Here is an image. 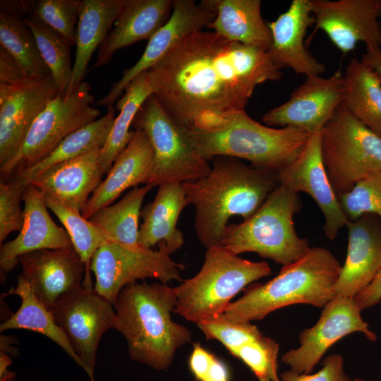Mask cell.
Wrapping results in <instances>:
<instances>
[{"mask_svg":"<svg viewBox=\"0 0 381 381\" xmlns=\"http://www.w3.org/2000/svg\"><path fill=\"white\" fill-rule=\"evenodd\" d=\"M0 46L18 63L28 78L51 75L43 61L35 38L23 20L0 11Z\"/></svg>","mask_w":381,"mask_h":381,"instance_id":"836d02e7","label":"cell"},{"mask_svg":"<svg viewBox=\"0 0 381 381\" xmlns=\"http://www.w3.org/2000/svg\"><path fill=\"white\" fill-rule=\"evenodd\" d=\"M27 78L16 60L0 46V85H16Z\"/></svg>","mask_w":381,"mask_h":381,"instance_id":"ee69618b","label":"cell"},{"mask_svg":"<svg viewBox=\"0 0 381 381\" xmlns=\"http://www.w3.org/2000/svg\"><path fill=\"white\" fill-rule=\"evenodd\" d=\"M315 30L343 54L359 42L381 47V0H309Z\"/></svg>","mask_w":381,"mask_h":381,"instance_id":"9a60e30c","label":"cell"},{"mask_svg":"<svg viewBox=\"0 0 381 381\" xmlns=\"http://www.w3.org/2000/svg\"><path fill=\"white\" fill-rule=\"evenodd\" d=\"M152 188L149 185L135 187L116 203L97 210L89 220L104 233L107 241L131 247L139 246L141 207Z\"/></svg>","mask_w":381,"mask_h":381,"instance_id":"d6a6232c","label":"cell"},{"mask_svg":"<svg viewBox=\"0 0 381 381\" xmlns=\"http://www.w3.org/2000/svg\"><path fill=\"white\" fill-rule=\"evenodd\" d=\"M174 1L122 0L119 15L98 48L92 68L109 64L114 54L138 41L150 40L169 20Z\"/></svg>","mask_w":381,"mask_h":381,"instance_id":"603a6c76","label":"cell"},{"mask_svg":"<svg viewBox=\"0 0 381 381\" xmlns=\"http://www.w3.org/2000/svg\"><path fill=\"white\" fill-rule=\"evenodd\" d=\"M23 20L35 38L40 55L49 68L59 93L66 95L73 73L71 44L34 15L30 14Z\"/></svg>","mask_w":381,"mask_h":381,"instance_id":"d590c367","label":"cell"},{"mask_svg":"<svg viewBox=\"0 0 381 381\" xmlns=\"http://www.w3.org/2000/svg\"><path fill=\"white\" fill-rule=\"evenodd\" d=\"M51 312L82 361L83 369L91 381H95L94 368L99 341L114 325V304L94 288L83 286L64 297Z\"/></svg>","mask_w":381,"mask_h":381,"instance_id":"7c38bea8","label":"cell"},{"mask_svg":"<svg viewBox=\"0 0 381 381\" xmlns=\"http://www.w3.org/2000/svg\"><path fill=\"white\" fill-rule=\"evenodd\" d=\"M48 209L52 211L64 226L74 249L85 264L83 286L93 289L90 277V264L95 253L107 239L104 233L81 212L64 205L54 197L44 194Z\"/></svg>","mask_w":381,"mask_h":381,"instance_id":"e575fe53","label":"cell"},{"mask_svg":"<svg viewBox=\"0 0 381 381\" xmlns=\"http://www.w3.org/2000/svg\"><path fill=\"white\" fill-rule=\"evenodd\" d=\"M361 59L373 67L381 78V47H365Z\"/></svg>","mask_w":381,"mask_h":381,"instance_id":"7dc6e473","label":"cell"},{"mask_svg":"<svg viewBox=\"0 0 381 381\" xmlns=\"http://www.w3.org/2000/svg\"><path fill=\"white\" fill-rule=\"evenodd\" d=\"M348 247L334 286L335 296L355 298L381 269V219L366 213L349 221Z\"/></svg>","mask_w":381,"mask_h":381,"instance_id":"44dd1931","label":"cell"},{"mask_svg":"<svg viewBox=\"0 0 381 381\" xmlns=\"http://www.w3.org/2000/svg\"><path fill=\"white\" fill-rule=\"evenodd\" d=\"M59 93L52 75L0 85V167L18 153L36 119Z\"/></svg>","mask_w":381,"mask_h":381,"instance_id":"2e32d148","label":"cell"},{"mask_svg":"<svg viewBox=\"0 0 381 381\" xmlns=\"http://www.w3.org/2000/svg\"><path fill=\"white\" fill-rule=\"evenodd\" d=\"M196 325L207 339L218 340L234 356L241 346L262 334L251 322L231 321L224 313Z\"/></svg>","mask_w":381,"mask_h":381,"instance_id":"ab89813d","label":"cell"},{"mask_svg":"<svg viewBox=\"0 0 381 381\" xmlns=\"http://www.w3.org/2000/svg\"><path fill=\"white\" fill-rule=\"evenodd\" d=\"M210 172L183 183L188 204L195 209L194 227L206 249L222 246L229 219L250 217L279 186L278 173L246 164L239 159L219 156Z\"/></svg>","mask_w":381,"mask_h":381,"instance_id":"7a4b0ae2","label":"cell"},{"mask_svg":"<svg viewBox=\"0 0 381 381\" xmlns=\"http://www.w3.org/2000/svg\"><path fill=\"white\" fill-rule=\"evenodd\" d=\"M35 3L36 1L1 0L0 1V11L24 20L32 13Z\"/></svg>","mask_w":381,"mask_h":381,"instance_id":"bcb514c9","label":"cell"},{"mask_svg":"<svg viewBox=\"0 0 381 381\" xmlns=\"http://www.w3.org/2000/svg\"><path fill=\"white\" fill-rule=\"evenodd\" d=\"M91 86L83 82L71 94L59 93L31 126L13 158L0 167L1 181H7L46 158L68 135L95 121L100 111L92 106Z\"/></svg>","mask_w":381,"mask_h":381,"instance_id":"9c48e42d","label":"cell"},{"mask_svg":"<svg viewBox=\"0 0 381 381\" xmlns=\"http://www.w3.org/2000/svg\"><path fill=\"white\" fill-rule=\"evenodd\" d=\"M23 277L49 310L83 287L86 266L75 250L44 249L21 255Z\"/></svg>","mask_w":381,"mask_h":381,"instance_id":"d6986e66","label":"cell"},{"mask_svg":"<svg viewBox=\"0 0 381 381\" xmlns=\"http://www.w3.org/2000/svg\"><path fill=\"white\" fill-rule=\"evenodd\" d=\"M320 133L310 135L299 156L278 173V180L291 191L306 193L314 200L325 217V235L329 240H334L349 220L325 169Z\"/></svg>","mask_w":381,"mask_h":381,"instance_id":"ac0fdd59","label":"cell"},{"mask_svg":"<svg viewBox=\"0 0 381 381\" xmlns=\"http://www.w3.org/2000/svg\"><path fill=\"white\" fill-rule=\"evenodd\" d=\"M361 311L378 304L381 301V269L372 282L355 298Z\"/></svg>","mask_w":381,"mask_h":381,"instance_id":"f6af8a7d","label":"cell"},{"mask_svg":"<svg viewBox=\"0 0 381 381\" xmlns=\"http://www.w3.org/2000/svg\"><path fill=\"white\" fill-rule=\"evenodd\" d=\"M186 130L197 153L207 161L231 157L277 173L299 156L311 135L294 126H264L246 111L210 114Z\"/></svg>","mask_w":381,"mask_h":381,"instance_id":"277c9868","label":"cell"},{"mask_svg":"<svg viewBox=\"0 0 381 381\" xmlns=\"http://www.w3.org/2000/svg\"><path fill=\"white\" fill-rule=\"evenodd\" d=\"M320 134L323 164L337 198L381 171V137L341 105Z\"/></svg>","mask_w":381,"mask_h":381,"instance_id":"ba28073f","label":"cell"},{"mask_svg":"<svg viewBox=\"0 0 381 381\" xmlns=\"http://www.w3.org/2000/svg\"><path fill=\"white\" fill-rule=\"evenodd\" d=\"M24 222L14 239L1 245V275L19 263L21 255L44 249L74 250L66 229L59 227L48 212L44 193L28 184L23 193Z\"/></svg>","mask_w":381,"mask_h":381,"instance_id":"ffe728a7","label":"cell"},{"mask_svg":"<svg viewBox=\"0 0 381 381\" xmlns=\"http://www.w3.org/2000/svg\"><path fill=\"white\" fill-rule=\"evenodd\" d=\"M271 274L266 261L243 259L223 246L207 248L200 271L174 287V313L198 324L223 313L241 290Z\"/></svg>","mask_w":381,"mask_h":381,"instance_id":"52a82bcc","label":"cell"},{"mask_svg":"<svg viewBox=\"0 0 381 381\" xmlns=\"http://www.w3.org/2000/svg\"><path fill=\"white\" fill-rule=\"evenodd\" d=\"M189 367L198 381H229L226 365L198 343L193 346Z\"/></svg>","mask_w":381,"mask_h":381,"instance_id":"b9f144b4","label":"cell"},{"mask_svg":"<svg viewBox=\"0 0 381 381\" xmlns=\"http://www.w3.org/2000/svg\"><path fill=\"white\" fill-rule=\"evenodd\" d=\"M202 1L216 13L214 19L207 28L229 41L268 51L272 44V35L261 16L260 0Z\"/></svg>","mask_w":381,"mask_h":381,"instance_id":"4316f807","label":"cell"},{"mask_svg":"<svg viewBox=\"0 0 381 381\" xmlns=\"http://www.w3.org/2000/svg\"><path fill=\"white\" fill-rule=\"evenodd\" d=\"M301 207L298 194L279 183L250 217L226 226L222 246L236 255L253 252L283 266L291 264L310 248L294 227Z\"/></svg>","mask_w":381,"mask_h":381,"instance_id":"8992f818","label":"cell"},{"mask_svg":"<svg viewBox=\"0 0 381 381\" xmlns=\"http://www.w3.org/2000/svg\"><path fill=\"white\" fill-rule=\"evenodd\" d=\"M26 185L10 179L0 182V243L13 231H20L24 222L21 201Z\"/></svg>","mask_w":381,"mask_h":381,"instance_id":"60d3db41","label":"cell"},{"mask_svg":"<svg viewBox=\"0 0 381 381\" xmlns=\"http://www.w3.org/2000/svg\"><path fill=\"white\" fill-rule=\"evenodd\" d=\"M80 0L36 1L32 15L75 45Z\"/></svg>","mask_w":381,"mask_h":381,"instance_id":"8d00e7d4","label":"cell"},{"mask_svg":"<svg viewBox=\"0 0 381 381\" xmlns=\"http://www.w3.org/2000/svg\"><path fill=\"white\" fill-rule=\"evenodd\" d=\"M188 205L182 183L159 186L154 200L141 210L143 222L139 228V245L151 248L164 243L170 255L179 250L184 239L176 224L181 211Z\"/></svg>","mask_w":381,"mask_h":381,"instance_id":"484cf974","label":"cell"},{"mask_svg":"<svg viewBox=\"0 0 381 381\" xmlns=\"http://www.w3.org/2000/svg\"><path fill=\"white\" fill-rule=\"evenodd\" d=\"M121 4L122 0H82L72 78L66 95L71 94L83 82L91 57L111 30Z\"/></svg>","mask_w":381,"mask_h":381,"instance_id":"83f0119b","label":"cell"},{"mask_svg":"<svg viewBox=\"0 0 381 381\" xmlns=\"http://www.w3.org/2000/svg\"><path fill=\"white\" fill-rule=\"evenodd\" d=\"M354 381H377V380H364L361 378H355Z\"/></svg>","mask_w":381,"mask_h":381,"instance_id":"681fc988","label":"cell"},{"mask_svg":"<svg viewBox=\"0 0 381 381\" xmlns=\"http://www.w3.org/2000/svg\"><path fill=\"white\" fill-rule=\"evenodd\" d=\"M115 108L109 107L105 115L66 137L38 164L13 175L26 186L37 176L61 162L75 158L105 145L115 120Z\"/></svg>","mask_w":381,"mask_h":381,"instance_id":"f546056e","label":"cell"},{"mask_svg":"<svg viewBox=\"0 0 381 381\" xmlns=\"http://www.w3.org/2000/svg\"><path fill=\"white\" fill-rule=\"evenodd\" d=\"M100 150L95 149L57 164L37 176L30 183L44 194L81 212L88 199L102 182L104 173L99 162Z\"/></svg>","mask_w":381,"mask_h":381,"instance_id":"d4e9b609","label":"cell"},{"mask_svg":"<svg viewBox=\"0 0 381 381\" xmlns=\"http://www.w3.org/2000/svg\"><path fill=\"white\" fill-rule=\"evenodd\" d=\"M12 363L8 355L5 352L0 353V381H13L15 373L7 370L8 366Z\"/></svg>","mask_w":381,"mask_h":381,"instance_id":"c3c4849f","label":"cell"},{"mask_svg":"<svg viewBox=\"0 0 381 381\" xmlns=\"http://www.w3.org/2000/svg\"><path fill=\"white\" fill-rule=\"evenodd\" d=\"M338 200L349 221L366 213L374 214L381 219V171L359 181Z\"/></svg>","mask_w":381,"mask_h":381,"instance_id":"f35d334b","label":"cell"},{"mask_svg":"<svg viewBox=\"0 0 381 381\" xmlns=\"http://www.w3.org/2000/svg\"><path fill=\"white\" fill-rule=\"evenodd\" d=\"M15 294L21 299L18 310L0 325V332L11 329H24L40 333L57 344L83 368V364L75 352L67 337L56 323L52 313L34 295L22 274L18 276L16 288L5 295Z\"/></svg>","mask_w":381,"mask_h":381,"instance_id":"4dcf8cb0","label":"cell"},{"mask_svg":"<svg viewBox=\"0 0 381 381\" xmlns=\"http://www.w3.org/2000/svg\"><path fill=\"white\" fill-rule=\"evenodd\" d=\"M280 70L265 50L202 30L147 71L164 112L188 130L210 114L245 111L256 86L280 80Z\"/></svg>","mask_w":381,"mask_h":381,"instance_id":"6da1fadb","label":"cell"},{"mask_svg":"<svg viewBox=\"0 0 381 381\" xmlns=\"http://www.w3.org/2000/svg\"><path fill=\"white\" fill-rule=\"evenodd\" d=\"M148 71H145L125 87L116 102L115 109L119 114L115 118L105 145L100 150L99 165L104 174H108L118 155L133 138L135 131H129L133 119L142 104L152 94Z\"/></svg>","mask_w":381,"mask_h":381,"instance_id":"1f68e13d","label":"cell"},{"mask_svg":"<svg viewBox=\"0 0 381 381\" xmlns=\"http://www.w3.org/2000/svg\"><path fill=\"white\" fill-rule=\"evenodd\" d=\"M282 381H352L344 370V358L340 354H330L315 373L300 374L291 370L280 375Z\"/></svg>","mask_w":381,"mask_h":381,"instance_id":"7bdbcfd3","label":"cell"},{"mask_svg":"<svg viewBox=\"0 0 381 381\" xmlns=\"http://www.w3.org/2000/svg\"><path fill=\"white\" fill-rule=\"evenodd\" d=\"M322 308L316 324L299 333L300 346L282 357V362L294 372L311 373L329 348L347 334L358 332L370 341L377 340L376 334L363 320L354 298L336 296Z\"/></svg>","mask_w":381,"mask_h":381,"instance_id":"4fadbf2b","label":"cell"},{"mask_svg":"<svg viewBox=\"0 0 381 381\" xmlns=\"http://www.w3.org/2000/svg\"><path fill=\"white\" fill-rule=\"evenodd\" d=\"M131 126L146 134L153 149L155 167L147 185L193 182L210 172L207 160L197 153L186 130L170 119L153 94L142 104Z\"/></svg>","mask_w":381,"mask_h":381,"instance_id":"30bf717a","label":"cell"},{"mask_svg":"<svg viewBox=\"0 0 381 381\" xmlns=\"http://www.w3.org/2000/svg\"><path fill=\"white\" fill-rule=\"evenodd\" d=\"M184 267L170 258L164 243L154 250L107 241L95 253L90 264L95 291L113 304L123 287L138 280L181 281L180 271Z\"/></svg>","mask_w":381,"mask_h":381,"instance_id":"8fae6325","label":"cell"},{"mask_svg":"<svg viewBox=\"0 0 381 381\" xmlns=\"http://www.w3.org/2000/svg\"><path fill=\"white\" fill-rule=\"evenodd\" d=\"M341 106L381 137V78L361 59H353L344 73Z\"/></svg>","mask_w":381,"mask_h":381,"instance_id":"f1b7e54d","label":"cell"},{"mask_svg":"<svg viewBox=\"0 0 381 381\" xmlns=\"http://www.w3.org/2000/svg\"><path fill=\"white\" fill-rule=\"evenodd\" d=\"M279 349L278 343L262 334L241 346L234 356L243 361L259 381H282L278 375Z\"/></svg>","mask_w":381,"mask_h":381,"instance_id":"74e56055","label":"cell"},{"mask_svg":"<svg viewBox=\"0 0 381 381\" xmlns=\"http://www.w3.org/2000/svg\"><path fill=\"white\" fill-rule=\"evenodd\" d=\"M176 305L174 287L145 281L123 287L114 303V328L126 339L131 358L158 370H167L191 332L171 319Z\"/></svg>","mask_w":381,"mask_h":381,"instance_id":"3957f363","label":"cell"},{"mask_svg":"<svg viewBox=\"0 0 381 381\" xmlns=\"http://www.w3.org/2000/svg\"><path fill=\"white\" fill-rule=\"evenodd\" d=\"M341 267L328 249L310 247L304 256L283 266L267 282L250 285L223 313L231 321L251 322L290 305L323 308L335 296L334 286Z\"/></svg>","mask_w":381,"mask_h":381,"instance_id":"5b68a950","label":"cell"},{"mask_svg":"<svg viewBox=\"0 0 381 381\" xmlns=\"http://www.w3.org/2000/svg\"><path fill=\"white\" fill-rule=\"evenodd\" d=\"M135 133L125 149L114 162L107 176L88 199L81 211L89 219L99 209L110 205L125 190L139 183L147 185L155 167L152 147L146 134Z\"/></svg>","mask_w":381,"mask_h":381,"instance_id":"cb8c5ba5","label":"cell"},{"mask_svg":"<svg viewBox=\"0 0 381 381\" xmlns=\"http://www.w3.org/2000/svg\"><path fill=\"white\" fill-rule=\"evenodd\" d=\"M315 23L309 0H293L288 9L268 23L272 44L267 53L279 68H291L296 74L320 75L323 64L307 49L304 39L308 28Z\"/></svg>","mask_w":381,"mask_h":381,"instance_id":"7402d4cb","label":"cell"},{"mask_svg":"<svg viewBox=\"0 0 381 381\" xmlns=\"http://www.w3.org/2000/svg\"><path fill=\"white\" fill-rule=\"evenodd\" d=\"M344 92V73L337 70L330 77H306L289 99L269 110L262 121L271 126H294L310 134L321 133L340 107Z\"/></svg>","mask_w":381,"mask_h":381,"instance_id":"5bb4252c","label":"cell"},{"mask_svg":"<svg viewBox=\"0 0 381 381\" xmlns=\"http://www.w3.org/2000/svg\"><path fill=\"white\" fill-rule=\"evenodd\" d=\"M215 16L216 13L202 1L197 4L193 0H174L169 20L149 40L141 57L132 67L123 71L121 79L111 85L109 92L97 104L113 106L132 80L147 71L186 37L207 28Z\"/></svg>","mask_w":381,"mask_h":381,"instance_id":"e0dca14e","label":"cell"}]
</instances>
